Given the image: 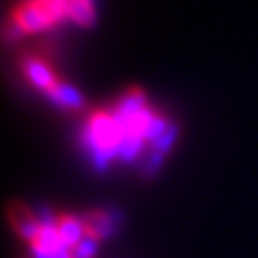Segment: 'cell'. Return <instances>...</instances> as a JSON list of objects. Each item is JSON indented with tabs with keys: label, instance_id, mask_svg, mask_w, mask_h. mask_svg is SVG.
Returning <instances> with one entry per match:
<instances>
[{
	"label": "cell",
	"instance_id": "cell-1",
	"mask_svg": "<svg viewBox=\"0 0 258 258\" xmlns=\"http://www.w3.org/2000/svg\"><path fill=\"white\" fill-rule=\"evenodd\" d=\"M69 15V0H27L18 6L11 22L22 32L47 29Z\"/></svg>",
	"mask_w": 258,
	"mask_h": 258
},
{
	"label": "cell",
	"instance_id": "cell-2",
	"mask_svg": "<svg viewBox=\"0 0 258 258\" xmlns=\"http://www.w3.org/2000/svg\"><path fill=\"white\" fill-rule=\"evenodd\" d=\"M88 142L99 154H113L124 145V129L115 113L97 111L88 120Z\"/></svg>",
	"mask_w": 258,
	"mask_h": 258
},
{
	"label": "cell",
	"instance_id": "cell-3",
	"mask_svg": "<svg viewBox=\"0 0 258 258\" xmlns=\"http://www.w3.org/2000/svg\"><path fill=\"white\" fill-rule=\"evenodd\" d=\"M8 219L11 222V228L20 235L22 238H25L27 242H32L34 237L40 233L41 224L43 222L32 214L31 210L25 205L18 201L9 203L8 206Z\"/></svg>",
	"mask_w": 258,
	"mask_h": 258
},
{
	"label": "cell",
	"instance_id": "cell-4",
	"mask_svg": "<svg viewBox=\"0 0 258 258\" xmlns=\"http://www.w3.org/2000/svg\"><path fill=\"white\" fill-rule=\"evenodd\" d=\"M24 72L29 77L32 85L38 86V88L45 90V92L50 95L52 90L57 86L59 79L52 74V70L48 69L45 61L38 59V57H25L24 61Z\"/></svg>",
	"mask_w": 258,
	"mask_h": 258
},
{
	"label": "cell",
	"instance_id": "cell-5",
	"mask_svg": "<svg viewBox=\"0 0 258 258\" xmlns=\"http://www.w3.org/2000/svg\"><path fill=\"white\" fill-rule=\"evenodd\" d=\"M81 224H83V237L90 238L95 244H99L102 238L108 237L109 231H111V219L101 210L88 212L85 217L81 219Z\"/></svg>",
	"mask_w": 258,
	"mask_h": 258
},
{
	"label": "cell",
	"instance_id": "cell-6",
	"mask_svg": "<svg viewBox=\"0 0 258 258\" xmlns=\"http://www.w3.org/2000/svg\"><path fill=\"white\" fill-rule=\"evenodd\" d=\"M54 228H56L57 235H59L61 242H63L64 247H72L76 246L77 242L83 238V224H81V219H76L72 215H57L54 219Z\"/></svg>",
	"mask_w": 258,
	"mask_h": 258
},
{
	"label": "cell",
	"instance_id": "cell-7",
	"mask_svg": "<svg viewBox=\"0 0 258 258\" xmlns=\"http://www.w3.org/2000/svg\"><path fill=\"white\" fill-rule=\"evenodd\" d=\"M50 97H52L56 102H59L61 106H64V108L77 109L83 106V99H81V95L77 93V90H74L70 85H64L61 81L57 83L56 88L52 90Z\"/></svg>",
	"mask_w": 258,
	"mask_h": 258
},
{
	"label": "cell",
	"instance_id": "cell-8",
	"mask_svg": "<svg viewBox=\"0 0 258 258\" xmlns=\"http://www.w3.org/2000/svg\"><path fill=\"white\" fill-rule=\"evenodd\" d=\"M69 16L81 25H90L95 18V11L90 0H69Z\"/></svg>",
	"mask_w": 258,
	"mask_h": 258
},
{
	"label": "cell",
	"instance_id": "cell-9",
	"mask_svg": "<svg viewBox=\"0 0 258 258\" xmlns=\"http://www.w3.org/2000/svg\"><path fill=\"white\" fill-rule=\"evenodd\" d=\"M95 246L97 244L93 240L83 237L76 246L69 247V251H70V254H72V258H92L93 251H95Z\"/></svg>",
	"mask_w": 258,
	"mask_h": 258
}]
</instances>
